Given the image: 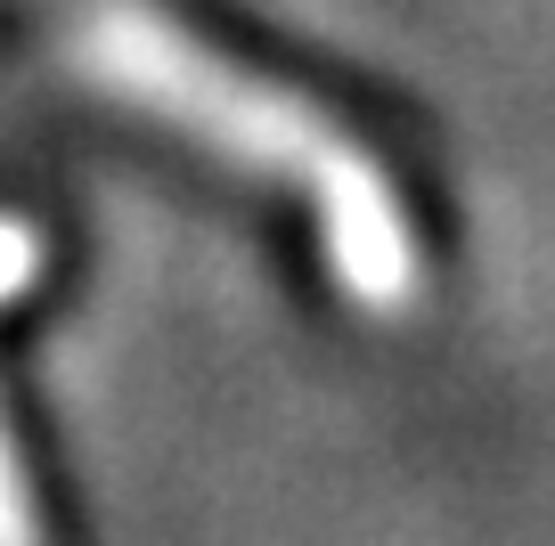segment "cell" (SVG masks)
Masks as SVG:
<instances>
[{
	"mask_svg": "<svg viewBox=\"0 0 555 546\" xmlns=\"http://www.w3.org/2000/svg\"><path fill=\"white\" fill-rule=\"evenodd\" d=\"M74 57L106 90L189 122L196 139H212L221 155H245V164H278V171L311 180V164L335 147V131L302 99H286V90L205 57L172 17L139 9V0H90L82 17H74Z\"/></svg>",
	"mask_w": 555,
	"mask_h": 546,
	"instance_id": "cell-1",
	"label": "cell"
},
{
	"mask_svg": "<svg viewBox=\"0 0 555 546\" xmlns=\"http://www.w3.org/2000/svg\"><path fill=\"white\" fill-rule=\"evenodd\" d=\"M311 205H319V237H327V270L360 310H400L416 294V237L400 221L384 171L367 164L351 139H335L311 164Z\"/></svg>",
	"mask_w": 555,
	"mask_h": 546,
	"instance_id": "cell-2",
	"label": "cell"
},
{
	"mask_svg": "<svg viewBox=\"0 0 555 546\" xmlns=\"http://www.w3.org/2000/svg\"><path fill=\"white\" fill-rule=\"evenodd\" d=\"M0 546H41L34 490H25V465H17V441H9V425H0Z\"/></svg>",
	"mask_w": 555,
	"mask_h": 546,
	"instance_id": "cell-3",
	"label": "cell"
},
{
	"mask_svg": "<svg viewBox=\"0 0 555 546\" xmlns=\"http://www.w3.org/2000/svg\"><path fill=\"white\" fill-rule=\"evenodd\" d=\"M34 277H41V229L17 221V212H0V302H17Z\"/></svg>",
	"mask_w": 555,
	"mask_h": 546,
	"instance_id": "cell-4",
	"label": "cell"
}]
</instances>
